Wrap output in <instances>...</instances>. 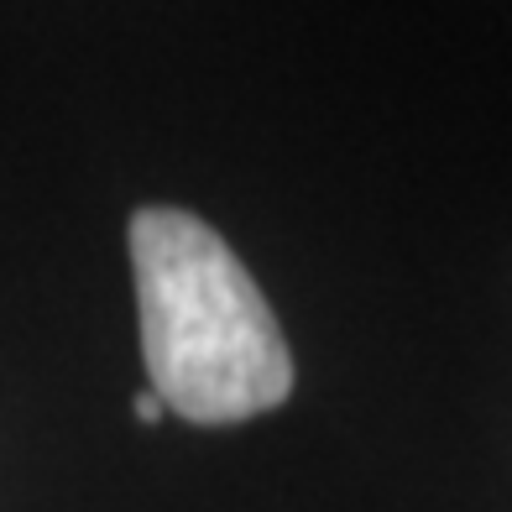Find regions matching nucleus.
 <instances>
[{
    "instance_id": "nucleus-1",
    "label": "nucleus",
    "mask_w": 512,
    "mask_h": 512,
    "mask_svg": "<svg viewBox=\"0 0 512 512\" xmlns=\"http://www.w3.org/2000/svg\"><path fill=\"white\" fill-rule=\"evenodd\" d=\"M131 272L147 377L168 413L241 424L293 392V351L220 230L189 209H136Z\"/></svg>"
},
{
    "instance_id": "nucleus-2",
    "label": "nucleus",
    "mask_w": 512,
    "mask_h": 512,
    "mask_svg": "<svg viewBox=\"0 0 512 512\" xmlns=\"http://www.w3.org/2000/svg\"><path fill=\"white\" fill-rule=\"evenodd\" d=\"M131 408H136V418H142V424H162V418H168V408H162L157 392H142V398H136Z\"/></svg>"
}]
</instances>
